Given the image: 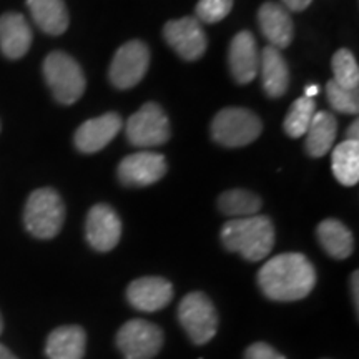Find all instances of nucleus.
I'll return each mask as SVG.
<instances>
[{"mask_svg":"<svg viewBox=\"0 0 359 359\" xmlns=\"http://www.w3.org/2000/svg\"><path fill=\"white\" fill-rule=\"evenodd\" d=\"M258 286L268 299L293 303L306 298L316 285L313 263L302 253H281L258 271Z\"/></svg>","mask_w":359,"mask_h":359,"instance_id":"nucleus-1","label":"nucleus"},{"mask_svg":"<svg viewBox=\"0 0 359 359\" xmlns=\"http://www.w3.org/2000/svg\"><path fill=\"white\" fill-rule=\"evenodd\" d=\"M222 243L246 262H262L275 246V226L264 215L230 219L222 228Z\"/></svg>","mask_w":359,"mask_h":359,"instance_id":"nucleus-2","label":"nucleus"},{"mask_svg":"<svg viewBox=\"0 0 359 359\" xmlns=\"http://www.w3.org/2000/svg\"><path fill=\"white\" fill-rule=\"evenodd\" d=\"M65 222V205L53 188H40L30 193L24 210L27 231L39 240H52Z\"/></svg>","mask_w":359,"mask_h":359,"instance_id":"nucleus-3","label":"nucleus"},{"mask_svg":"<svg viewBox=\"0 0 359 359\" xmlns=\"http://www.w3.org/2000/svg\"><path fill=\"white\" fill-rule=\"evenodd\" d=\"M43 77L53 98L72 105L83 95L87 80L82 67L65 52H52L43 60Z\"/></svg>","mask_w":359,"mask_h":359,"instance_id":"nucleus-4","label":"nucleus"},{"mask_svg":"<svg viewBox=\"0 0 359 359\" xmlns=\"http://www.w3.org/2000/svg\"><path fill=\"white\" fill-rule=\"evenodd\" d=\"M262 130L259 116L240 107L219 110L212 122L213 140L228 148L250 145L262 135Z\"/></svg>","mask_w":359,"mask_h":359,"instance_id":"nucleus-5","label":"nucleus"},{"mask_svg":"<svg viewBox=\"0 0 359 359\" xmlns=\"http://www.w3.org/2000/svg\"><path fill=\"white\" fill-rule=\"evenodd\" d=\"M178 321L195 344H206L218 331V313L212 299L201 291H191L178 306Z\"/></svg>","mask_w":359,"mask_h":359,"instance_id":"nucleus-6","label":"nucleus"},{"mask_svg":"<svg viewBox=\"0 0 359 359\" xmlns=\"http://www.w3.org/2000/svg\"><path fill=\"white\" fill-rule=\"evenodd\" d=\"M125 132L133 147H160L170 140L168 116L158 103L148 102L130 116Z\"/></svg>","mask_w":359,"mask_h":359,"instance_id":"nucleus-7","label":"nucleus"},{"mask_svg":"<svg viewBox=\"0 0 359 359\" xmlns=\"http://www.w3.org/2000/svg\"><path fill=\"white\" fill-rule=\"evenodd\" d=\"M163 341L161 327L145 320H130L116 333V346L125 359H154Z\"/></svg>","mask_w":359,"mask_h":359,"instance_id":"nucleus-8","label":"nucleus"},{"mask_svg":"<svg viewBox=\"0 0 359 359\" xmlns=\"http://www.w3.org/2000/svg\"><path fill=\"white\" fill-rule=\"evenodd\" d=\"M150 67V50L142 40H130L123 43L111 58L109 79L120 90L133 88L147 75Z\"/></svg>","mask_w":359,"mask_h":359,"instance_id":"nucleus-9","label":"nucleus"},{"mask_svg":"<svg viewBox=\"0 0 359 359\" xmlns=\"http://www.w3.org/2000/svg\"><path fill=\"white\" fill-rule=\"evenodd\" d=\"M163 37L170 47L187 62H195L203 57L208 45L203 25L196 17H183L167 22L163 27Z\"/></svg>","mask_w":359,"mask_h":359,"instance_id":"nucleus-10","label":"nucleus"},{"mask_svg":"<svg viewBox=\"0 0 359 359\" xmlns=\"http://www.w3.org/2000/svg\"><path fill=\"white\" fill-rule=\"evenodd\" d=\"M167 173V160L156 151H137L120 161L118 180L125 187H150Z\"/></svg>","mask_w":359,"mask_h":359,"instance_id":"nucleus-11","label":"nucleus"},{"mask_svg":"<svg viewBox=\"0 0 359 359\" xmlns=\"http://www.w3.org/2000/svg\"><path fill=\"white\" fill-rule=\"evenodd\" d=\"M85 236L93 250L100 253L111 251L122 238V219L110 205L98 203L87 215Z\"/></svg>","mask_w":359,"mask_h":359,"instance_id":"nucleus-12","label":"nucleus"},{"mask_svg":"<svg viewBox=\"0 0 359 359\" xmlns=\"http://www.w3.org/2000/svg\"><path fill=\"white\" fill-rule=\"evenodd\" d=\"M122 127V116L114 114V111L97 116V118H90L80 125L77 132H75V147L82 154H97L114 140Z\"/></svg>","mask_w":359,"mask_h":359,"instance_id":"nucleus-13","label":"nucleus"},{"mask_svg":"<svg viewBox=\"0 0 359 359\" xmlns=\"http://www.w3.org/2000/svg\"><path fill=\"white\" fill-rule=\"evenodd\" d=\"M127 299L135 309L154 313L163 309L173 299L172 283L160 276H143L130 283Z\"/></svg>","mask_w":359,"mask_h":359,"instance_id":"nucleus-14","label":"nucleus"},{"mask_svg":"<svg viewBox=\"0 0 359 359\" xmlns=\"http://www.w3.org/2000/svg\"><path fill=\"white\" fill-rule=\"evenodd\" d=\"M228 65L238 83H250L259 72V52L255 35L243 30L236 34L228 50Z\"/></svg>","mask_w":359,"mask_h":359,"instance_id":"nucleus-15","label":"nucleus"},{"mask_svg":"<svg viewBox=\"0 0 359 359\" xmlns=\"http://www.w3.org/2000/svg\"><path fill=\"white\" fill-rule=\"evenodd\" d=\"M259 30L271 47L286 48L294 35V25L290 12L276 2H266L258 11Z\"/></svg>","mask_w":359,"mask_h":359,"instance_id":"nucleus-16","label":"nucleus"},{"mask_svg":"<svg viewBox=\"0 0 359 359\" xmlns=\"http://www.w3.org/2000/svg\"><path fill=\"white\" fill-rule=\"evenodd\" d=\"M32 29L22 13L7 12L0 17V50L11 60L22 58L32 45Z\"/></svg>","mask_w":359,"mask_h":359,"instance_id":"nucleus-17","label":"nucleus"},{"mask_svg":"<svg viewBox=\"0 0 359 359\" xmlns=\"http://www.w3.org/2000/svg\"><path fill=\"white\" fill-rule=\"evenodd\" d=\"M259 70H262V82L266 95L271 98L285 95L290 85V70L281 50L271 45L264 47L259 55Z\"/></svg>","mask_w":359,"mask_h":359,"instance_id":"nucleus-18","label":"nucleus"},{"mask_svg":"<svg viewBox=\"0 0 359 359\" xmlns=\"http://www.w3.org/2000/svg\"><path fill=\"white\" fill-rule=\"evenodd\" d=\"M87 348V334L80 326H60L48 334L45 354L48 359H82Z\"/></svg>","mask_w":359,"mask_h":359,"instance_id":"nucleus-19","label":"nucleus"},{"mask_svg":"<svg viewBox=\"0 0 359 359\" xmlns=\"http://www.w3.org/2000/svg\"><path fill=\"white\" fill-rule=\"evenodd\" d=\"M27 7L42 32L62 35L69 29L70 17L64 0H27Z\"/></svg>","mask_w":359,"mask_h":359,"instance_id":"nucleus-20","label":"nucleus"},{"mask_svg":"<svg viewBox=\"0 0 359 359\" xmlns=\"http://www.w3.org/2000/svg\"><path fill=\"white\" fill-rule=\"evenodd\" d=\"M318 240L330 257L334 259H346L351 257L354 250V238L353 233L348 230L346 224H343L339 219L327 218L318 224L316 230Z\"/></svg>","mask_w":359,"mask_h":359,"instance_id":"nucleus-21","label":"nucleus"},{"mask_svg":"<svg viewBox=\"0 0 359 359\" xmlns=\"http://www.w3.org/2000/svg\"><path fill=\"white\" fill-rule=\"evenodd\" d=\"M338 135V122L330 111H316L306 132V151L313 158H321L331 150Z\"/></svg>","mask_w":359,"mask_h":359,"instance_id":"nucleus-22","label":"nucleus"},{"mask_svg":"<svg viewBox=\"0 0 359 359\" xmlns=\"http://www.w3.org/2000/svg\"><path fill=\"white\" fill-rule=\"evenodd\" d=\"M331 167L341 185L354 187L359 182V142L344 140L334 147Z\"/></svg>","mask_w":359,"mask_h":359,"instance_id":"nucleus-23","label":"nucleus"},{"mask_svg":"<svg viewBox=\"0 0 359 359\" xmlns=\"http://www.w3.org/2000/svg\"><path fill=\"white\" fill-rule=\"evenodd\" d=\"M262 205L263 201L258 195H255L253 191L241 190V188L224 191L218 198L219 212L230 217L231 219L258 215Z\"/></svg>","mask_w":359,"mask_h":359,"instance_id":"nucleus-24","label":"nucleus"},{"mask_svg":"<svg viewBox=\"0 0 359 359\" xmlns=\"http://www.w3.org/2000/svg\"><path fill=\"white\" fill-rule=\"evenodd\" d=\"M314 114H316V102L313 98L302 97L298 100H294L288 115H286L285 123H283L285 132L291 138H299L303 135H306Z\"/></svg>","mask_w":359,"mask_h":359,"instance_id":"nucleus-25","label":"nucleus"},{"mask_svg":"<svg viewBox=\"0 0 359 359\" xmlns=\"http://www.w3.org/2000/svg\"><path fill=\"white\" fill-rule=\"evenodd\" d=\"M334 74V82L344 88H358L359 85V67L353 52L348 48H339L331 62Z\"/></svg>","mask_w":359,"mask_h":359,"instance_id":"nucleus-26","label":"nucleus"},{"mask_svg":"<svg viewBox=\"0 0 359 359\" xmlns=\"http://www.w3.org/2000/svg\"><path fill=\"white\" fill-rule=\"evenodd\" d=\"M326 97L330 105L339 114L356 115L359 111L358 88H344L331 80L326 85Z\"/></svg>","mask_w":359,"mask_h":359,"instance_id":"nucleus-27","label":"nucleus"},{"mask_svg":"<svg viewBox=\"0 0 359 359\" xmlns=\"http://www.w3.org/2000/svg\"><path fill=\"white\" fill-rule=\"evenodd\" d=\"M233 8V0H198L196 19L201 24H217L223 20Z\"/></svg>","mask_w":359,"mask_h":359,"instance_id":"nucleus-28","label":"nucleus"},{"mask_svg":"<svg viewBox=\"0 0 359 359\" xmlns=\"http://www.w3.org/2000/svg\"><path fill=\"white\" fill-rule=\"evenodd\" d=\"M245 359H286L268 343H253L246 348Z\"/></svg>","mask_w":359,"mask_h":359,"instance_id":"nucleus-29","label":"nucleus"},{"mask_svg":"<svg viewBox=\"0 0 359 359\" xmlns=\"http://www.w3.org/2000/svg\"><path fill=\"white\" fill-rule=\"evenodd\" d=\"M283 2V7L286 8V11H291V12H303L306 11V8L311 6L313 0H281Z\"/></svg>","mask_w":359,"mask_h":359,"instance_id":"nucleus-30","label":"nucleus"},{"mask_svg":"<svg viewBox=\"0 0 359 359\" xmlns=\"http://www.w3.org/2000/svg\"><path fill=\"white\" fill-rule=\"evenodd\" d=\"M359 273L354 271L351 275V296H353V302H354V309H359V293H358V288H359Z\"/></svg>","mask_w":359,"mask_h":359,"instance_id":"nucleus-31","label":"nucleus"},{"mask_svg":"<svg viewBox=\"0 0 359 359\" xmlns=\"http://www.w3.org/2000/svg\"><path fill=\"white\" fill-rule=\"evenodd\" d=\"M359 123H358V120H354V122L349 125V128H348V138L346 140H358V133H359Z\"/></svg>","mask_w":359,"mask_h":359,"instance_id":"nucleus-32","label":"nucleus"},{"mask_svg":"<svg viewBox=\"0 0 359 359\" xmlns=\"http://www.w3.org/2000/svg\"><path fill=\"white\" fill-rule=\"evenodd\" d=\"M0 359H19V358H17L11 349L6 348L2 343H0Z\"/></svg>","mask_w":359,"mask_h":359,"instance_id":"nucleus-33","label":"nucleus"},{"mask_svg":"<svg viewBox=\"0 0 359 359\" xmlns=\"http://www.w3.org/2000/svg\"><path fill=\"white\" fill-rule=\"evenodd\" d=\"M316 93H318V87H316V85H309V87L306 88V95H304V97L313 98V95H316Z\"/></svg>","mask_w":359,"mask_h":359,"instance_id":"nucleus-34","label":"nucleus"},{"mask_svg":"<svg viewBox=\"0 0 359 359\" xmlns=\"http://www.w3.org/2000/svg\"><path fill=\"white\" fill-rule=\"evenodd\" d=\"M4 331V320H2V314H0V334H2Z\"/></svg>","mask_w":359,"mask_h":359,"instance_id":"nucleus-35","label":"nucleus"}]
</instances>
